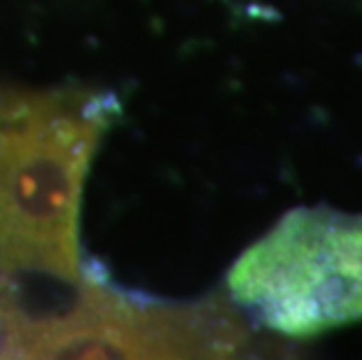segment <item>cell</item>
<instances>
[{
    "mask_svg": "<svg viewBox=\"0 0 362 360\" xmlns=\"http://www.w3.org/2000/svg\"><path fill=\"white\" fill-rule=\"evenodd\" d=\"M204 313L136 300L103 279H78L66 311L40 316L28 358H178L206 349Z\"/></svg>",
    "mask_w": 362,
    "mask_h": 360,
    "instance_id": "cell-3",
    "label": "cell"
},
{
    "mask_svg": "<svg viewBox=\"0 0 362 360\" xmlns=\"http://www.w3.org/2000/svg\"><path fill=\"white\" fill-rule=\"evenodd\" d=\"M37 318L7 272L0 269V358H28Z\"/></svg>",
    "mask_w": 362,
    "mask_h": 360,
    "instance_id": "cell-4",
    "label": "cell"
},
{
    "mask_svg": "<svg viewBox=\"0 0 362 360\" xmlns=\"http://www.w3.org/2000/svg\"><path fill=\"white\" fill-rule=\"evenodd\" d=\"M232 300L283 337H318L362 323V213L299 206L236 260Z\"/></svg>",
    "mask_w": 362,
    "mask_h": 360,
    "instance_id": "cell-2",
    "label": "cell"
},
{
    "mask_svg": "<svg viewBox=\"0 0 362 360\" xmlns=\"http://www.w3.org/2000/svg\"><path fill=\"white\" fill-rule=\"evenodd\" d=\"M119 103L103 89H0V269L80 279V206Z\"/></svg>",
    "mask_w": 362,
    "mask_h": 360,
    "instance_id": "cell-1",
    "label": "cell"
}]
</instances>
